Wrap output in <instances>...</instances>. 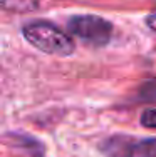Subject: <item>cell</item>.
<instances>
[{
    "instance_id": "cell-1",
    "label": "cell",
    "mask_w": 156,
    "mask_h": 157,
    "mask_svg": "<svg viewBox=\"0 0 156 157\" xmlns=\"http://www.w3.org/2000/svg\"><path fill=\"white\" fill-rule=\"evenodd\" d=\"M25 40L32 47L39 48L40 52H46L50 55H70L76 48V44L67 33H64L55 25L47 22H32L25 25L24 30Z\"/></svg>"
},
{
    "instance_id": "cell-2",
    "label": "cell",
    "mask_w": 156,
    "mask_h": 157,
    "mask_svg": "<svg viewBox=\"0 0 156 157\" xmlns=\"http://www.w3.org/2000/svg\"><path fill=\"white\" fill-rule=\"evenodd\" d=\"M67 29L91 47L106 45L113 35V24L98 15H76L67 22Z\"/></svg>"
},
{
    "instance_id": "cell-3",
    "label": "cell",
    "mask_w": 156,
    "mask_h": 157,
    "mask_svg": "<svg viewBox=\"0 0 156 157\" xmlns=\"http://www.w3.org/2000/svg\"><path fill=\"white\" fill-rule=\"evenodd\" d=\"M101 151L109 157H156V137L111 136L101 144Z\"/></svg>"
},
{
    "instance_id": "cell-4",
    "label": "cell",
    "mask_w": 156,
    "mask_h": 157,
    "mask_svg": "<svg viewBox=\"0 0 156 157\" xmlns=\"http://www.w3.org/2000/svg\"><path fill=\"white\" fill-rule=\"evenodd\" d=\"M7 139H10V145L14 149H20L29 157H42L44 155V145L30 136L12 132L7 136Z\"/></svg>"
},
{
    "instance_id": "cell-5",
    "label": "cell",
    "mask_w": 156,
    "mask_h": 157,
    "mask_svg": "<svg viewBox=\"0 0 156 157\" xmlns=\"http://www.w3.org/2000/svg\"><path fill=\"white\" fill-rule=\"evenodd\" d=\"M139 99L144 102H156V78L143 84L139 89Z\"/></svg>"
},
{
    "instance_id": "cell-6",
    "label": "cell",
    "mask_w": 156,
    "mask_h": 157,
    "mask_svg": "<svg viewBox=\"0 0 156 157\" xmlns=\"http://www.w3.org/2000/svg\"><path fill=\"white\" fill-rule=\"evenodd\" d=\"M141 125L148 129H156V109H146L141 114Z\"/></svg>"
},
{
    "instance_id": "cell-7",
    "label": "cell",
    "mask_w": 156,
    "mask_h": 157,
    "mask_svg": "<svg viewBox=\"0 0 156 157\" xmlns=\"http://www.w3.org/2000/svg\"><path fill=\"white\" fill-rule=\"evenodd\" d=\"M146 24H148V27H150L151 30L156 32V13H153V15H148Z\"/></svg>"
}]
</instances>
